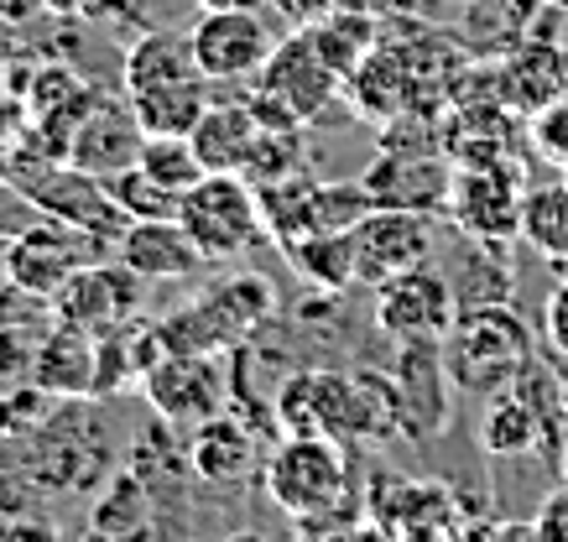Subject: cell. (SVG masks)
Masks as SVG:
<instances>
[{
	"label": "cell",
	"mask_w": 568,
	"mask_h": 542,
	"mask_svg": "<svg viewBox=\"0 0 568 542\" xmlns=\"http://www.w3.org/2000/svg\"><path fill=\"white\" fill-rule=\"evenodd\" d=\"M261 490L297 532H349L365 511V495L349 485V464L334 438L282 433L261 464Z\"/></svg>",
	"instance_id": "1"
},
{
	"label": "cell",
	"mask_w": 568,
	"mask_h": 542,
	"mask_svg": "<svg viewBox=\"0 0 568 542\" xmlns=\"http://www.w3.org/2000/svg\"><path fill=\"white\" fill-rule=\"evenodd\" d=\"M438 355L454 386L496 397L532 366V339L527 324L511 314V303H485V308H459Z\"/></svg>",
	"instance_id": "2"
},
{
	"label": "cell",
	"mask_w": 568,
	"mask_h": 542,
	"mask_svg": "<svg viewBox=\"0 0 568 542\" xmlns=\"http://www.w3.org/2000/svg\"><path fill=\"white\" fill-rule=\"evenodd\" d=\"M339 89H345V79L328 69V58L313 48V37L303 27H293L287 37H276L272 58L261 63L256 89H251V110L272 131H303L334 105Z\"/></svg>",
	"instance_id": "3"
},
{
	"label": "cell",
	"mask_w": 568,
	"mask_h": 542,
	"mask_svg": "<svg viewBox=\"0 0 568 542\" xmlns=\"http://www.w3.org/2000/svg\"><path fill=\"white\" fill-rule=\"evenodd\" d=\"M189 241L199 245L204 262H235L251 245L261 241V193L245 183L241 173H204L183 193V209H178Z\"/></svg>",
	"instance_id": "4"
},
{
	"label": "cell",
	"mask_w": 568,
	"mask_h": 542,
	"mask_svg": "<svg viewBox=\"0 0 568 542\" xmlns=\"http://www.w3.org/2000/svg\"><path fill=\"white\" fill-rule=\"evenodd\" d=\"M276 422L297 438H365V407L355 370H297L276 391Z\"/></svg>",
	"instance_id": "5"
},
{
	"label": "cell",
	"mask_w": 568,
	"mask_h": 542,
	"mask_svg": "<svg viewBox=\"0 0 568 542\" xmlns=\"http://www.w3.org/2000/svg\"><path fill=\"white\" fill-rule=\"evenodd\" d=\"M521 198H527V188H521V173L511 162L454 167L448 219L475 245H511L521 235Z\"/></svg>",
	"instance_id": "6"
},
{
	"label": "cell",
	"mask_w": 568,
	"mask_h": 542,
	"mask_svg": "<svg viewBox=\"0 0 568 542\" xmlns=\"http://www.w3.org/2000/svg\"><path fill=\"white\" fill-rule=\"evenodd\" d=\"M459 318V298L428 262L407 266L376 287V329L396 345H444V334Z\"/></svg>",
	"instance_id": "7"
},
{
	"label": "cell",
	"mask_w": 568,
	"mask_h": 542,
	"mask_svg": "<svg viewBox=\"0 0 568 542\" xmlns=\"http://www.w3.org/2000/svg\"><path fill=\"white\" fill-rule=\"evenodd\" d=\"M365 209H371L365 183H313L308 173L261 193V219L276 245L297 241V235H318V229H349Z\"/></svg>",
	"instance_id": "8"
},
{
	"label": "cell",
	"mask_w": 568,
	"mask_h": 542,
	"mask_svg": "<svg viewBox=\"0 0 568 542\" xmlns=\"http://www.w3.org/2000/svg\"><path fill=\"white\" fill-rule=\"evenodd\" d=\"M141 397L152 412L173 428H199L214 412L230 407V381H224L220 355H162L141 376Z\"/></svg>",
	"instance_id": "9"
},
{
	"label": "cell",
	"mask_w": 568,
	"mask_h": 542,
	"mask_svg": "<svg viewBox=\"0 0 568 542\" xmlns=\"http://www.w3.org/2000/svg\"><path fill=\"white\" fill-rule=\"evenodd\" d=\"M199 73L209 84H235V79H256L261 63L272 58L276 37L261 11H204L199 27L189 32Z\"/></svg>",
	"instance_id": "10"
},
{
	"label": "cell",
	"mask_w": 568,
	"mask_h": 542,
	"mask_svg": "<svg viewBox=\"0 0 568 542\" xmlns=\"http://www.w3.org/2000/svg\"><path fill=\"white\" fill-rule=\"evenodd\" d=\"M433 250V214L423 209H371L355 219V256H361V287H381L386 277L423 266Z\"/></svg>",
	"instance_id": "11"
},
{
	"label": "cell",
	"mask_w": 568,
	"mask_h": 542,
	"mask_svg": "<svg viewBox=\"0 0 568 542\" xmlns=\"http://www.w3.org/2000/svg\"><path fill=\"white\" fill-rule=\"evenodd\" d=\"M94 235L79 225H63V219H52L48 225L27 229L11 250H6V277L17 282L21 293H32V298H58V287L79 272V266H89L94 256Z\"/></svg>",
	"instance_id": "12"
},
{
	"label": "cell",
	"mask_w": 568,
	"mask_h": 542,
	"mask_svg": "<svg viewBox=\"0 0 568 542\" xmlns=\"http://www.w3.org/2000/svg\"><path fill=\"white\" fill-rule=\"evenodd\" d=\"M141 282L125 262L104 266V262H89L79 266L63 287H58V318H69L79 329L89 334H104V329H121L131 318L141 314Z\"/></svg>",
	"instance_id": "13"
},
{
	"label": "cell",
	"mask_w": 568,
	"mask_h": 542,
	"mask_svg": "<svg viewBox=\"0 0 568 542\" xmlns=\"http://www.w3.org/2000/svg\"><path fill=\"white\" fill-rule=\"evenodd\" d=\"M568 89V53L558 42L537 32H521L517 42H506V53L496 58V94L511 115L532 121L542 105H552Z\"/></svg>",
	"instance_id": "14"
},
{
	"label": "cell",
	"mask_w": 568,
	"mask_h": 542,
	"mask_svg": "<svg viewBox=\"0 0 568 542\" xmlns=\"http://www.w3.org/2000/svg\"><path fill=\"white\" fill-rule=\"evenodd\" d=\"M365 532L381 538H433L454 526V501L444 485L428 480H402V474H376L365 490Z\"/></svg>",
	"instance_id": "15"
},
{
	"label": "cell",
	"mask_w": 568,
	"mask_h": 542,
	"mask_svg": "<svg viewBox=\"0 0 568 542\" xmlns=\"http://www.w3.org/2000/svg\"><path fill=\"white\" fill-rule=\"evenodd\" d=\"M141 141H146V131H141L131 100H100V94H94L89 110L79 115V125H73L69 162L110 183V177H121L125 167H136Z\"/></svg>",
	"instance_id": "16"
},
{
	"label": "cell",
	"mask_w": 568,
	"mask_h": 542,
	"mask_svg": "<svg viewBox=\"0 0 568 542\" xmlns=\"http://www.w3.org/2000/svg\"><path fill=\"white\" fill-rule=\"evenodd\" d=\"M371 204L386 209H448V188H454V162L444 152H381L376 167L361 177Z\"/></svg>",
	"instance_id": "17"
},
{
	"label": "cell",
	"mask_w": 568,
	"mask_h": 542,
	"mask_svg": "<svg viewBox=\"0 0 568 542\" xmlns=\"http://www.w3.org/2000/svg\"><path fill=\"white\" fill-rule=\"evenodd\" d=\"M32 204L37 209H48L52 219H63V225L89 229L94 241H100L104 229H110V235H121V229L131 225L125 209L115 204L110 183L94 177V173H84V167H73V162H52L48 177L32 183Z\"/></svg>",
	"instance_id": "18"
},
{
	"label": "cell",
	"mask_w": 568,
	"mask_h": 542,
	"mask_svg": "<svg viewBox=\"0 0 568 542\" xmlns=\"http://www.w3.org/2000/svg\"><path fill=\"white\" fill-rule=\"evenodd\" d=\"M345 94H349V105L361 110L365 121H376V125H386L392 115H402V110H413V105H428L413 63H407V53H402L396 42H386V37L365 53L361 69L345 79Z\"/></svg>",
	"instance_id": "19"
},
{
	"label": "cell",
	"mask_w": 568,
	"mask_h": 542,
	"mask_svg": "<svg viewBox=\"0 0 568 542\" xmlns=\"http://www.w3.org/2000/svg\"><path fill=\"white\" fill-rule=\"evenodd\" d=\"M115 250H121V262L146 282H183L204 266V256H199V245L189 241L183 219H131V225L115 235Z\"/></svg>",
	"instance_id": "20"
},
{
	"label": "cell",
	"mask_w": 568,
	"mask_h": 542,
	"mask_svg": "<svg viewBox=\"0 0 568 542\" xmlns=\"http://www.w3.org/2000/svg\"><path fill=\"white\" fill-rule=\"evenodd\" d=\"M94 366H100V339L79 324H58V329L37 345L32 381L52 397H89L94 391Z\"/></svg>",
	"instance_id": "21"
},
{
	"label": "cell",
	"mask_w": 568,
	"mask_h": 542,
	"mask_svg": "<svg viewBox=\"0 0 568 542\" xmlns=\"http://www.w3.org/2000/svg\"><path fill=\"white\" fill-rule=\"evenodd\" d=\"M189 470L204 485H241L245 474L256 470V438L241 418L214 412L209 422H199L189 438Z\"/></svg>",
	"instance_id": "22"
},
{
	"label": "cell",
	"mask_w": 568,
	"mask_h": 542,
	"mask_svg": "<svg viewBox=\"0 0 568 542\" xmlns=\"http://www.w3.org/2000/svg\"><path fill=\"white\" fill-rule=\"evenodd\" d=\"M256 136H261V121H256V110H251V100H230V105H214V100H209V110L189 131L204 173H241L245 157H251V146H256Z\"/></svg>",
	"instance_id": "23"
},
{
	"label": "cell",
	"mask_w": 568,
	"mask_h": 542,
	"mask_svg": "<svg viewBox=\"0 0 568 542\" xmlns=\"http://www.w3.org/2000/svg\"><path fill=\"white\" fill-rule=\"evenodd\" d=\"M282 256L297 277L318 293H349L361 287V256H355V225L349 229H318L282 245Z\"/></svg>",
	"instance_id": "24"
},
{
	"label": "cell",
	"mask_w": 568,
	"mask_h": 542,
	"mask_svg": "<svg viewBox=\"0 0 568 542\" xmlns=\"http://www.w3.org/2000/svg\"><path fill=\"white\" fill-rule=\"evenodd\" d=\"M199 308L209 314V324H214V334H220V345H241V339H251V334L261 329V324H272L276 293H272V282L266 277L241 272V277L209 287L204 298H199Z\"/></svg>",
	"instance_id": "25"
},
{
	"label": "cell",
	"mask_w": 568,
	"mask_h": 542,
	"mask_svg": "<svg viewBox=\"0 0 568 542\" xmlns=\"http://www.w3.org/2000/svg\"><path fill=\"white\" fill-rule=\"evenodd\" d=\"M136 121L146 136H189L199 115L209 110V79L204 73H189V79H168V84H152V89H136L125 94Z\"/></svg>",
	"instance_id": "26"
},
{
	"label": "cell",
	"mask_w": 568,
	"mask_h": 542,
	"mask_svg": "<svg viewBox=\"0 0 568 542\" xmlns=\"http://www.w3.org/2000/svg\"><path fill=\"white\" fill-rule=\"evenodd\" d=\"M475 438H480V449L490 459H517V454H527V449H537V443H548L537 412L521 402L511 386L496 391V397H485L480 422H475Z\"/></svg>",
	"instance_id": "27"
},
{
	"label": "cell",
	"mask_w": 568,
	"mask_h": 542,
	"mask_svg": "<svg viewBox=\"0 0 568 542\" xmlns=\"http://www.w3.org/2000/svg\"><path fill=\"white\" fill-rule=\"evenodd\" d=\"M189 73H199L189 32H141L125 53V94L168 84V79H189Z\"/></svg>",
	"instance_id": "28"
},
{
	"label": "cell",
	"mask_w": 568,
	"mask_h": 542,
	"mask_svg": "<svg viewBox=\"0 0 568 542\" xmlns=\"http://www.w3.org/2000/svg\"><path fill=\"white\" fill-rule=\"evenodd\" d=\"M303 32L313 37V48L328 58V69L339 73V79H349V73L365 63V53L381 42V27L376 17H365V11H328V17H318L313 27H303Z\"/></svg>",
	"instance_id": "29"
},
{
	"label": "cell",
	"mask_w": 568,
	"mask_h": 542,
	"mask_svg": "<svg viewBox=\"0 0 568 542\" xmlns=\"http://www.w3.org/2000/svg\"><path fill=\"white\" fill-rule=\"evenodd\" d=\"M517 241L532 245L542 262L568 266V177L564 183H548V188H527Z\"/></svg>",
	"instance_id": "30"
},
{
	"label": "cell",
	"mask_w": 568,
	"mask_h": 542,
	"mask_svg": "<svg viewBox=\"0 0 568 542\" xmlns=\"http://www.w3.org/2000/svg\"><path fill=\"white\" fill-rule=\"evenodd\" d=\"M303 162H308L303 131H272V125H261V136H256V146H251V157H245L241 177L256 193H266V188H282V183L303 177Z\"/></svg>",
	"instance_id": "31"
},
{
	"label": "cell",
	"mask_w": 568,
	"mask_h": 542,
	"mask_svg": "<svg viewBox=\"0 0 568 542\" xmlns=\"http://www.w3.org/2000/svg\"><path fill=\"white\" fill-rule=\"evenodd\" d=\"M136 167L146 177H156V183H168L173 193H189L193 183L204 177V162H199L189 136H146L141 141Z\"/></svg>",
	"instance_id": "32"
},
{
	"label": "cell",
	"mask_w": 568,
	"mask_h": 542,
	"mask_svg": "<svg viewBox=\"0 0 568 542\" xmlns=\"http://www.w3.org/2000/svg\"><path fill=\"white\" fill-rule=\"evenodd\" d=\"M110 193L125 209V219H178V209H183V193L146 177L141 167H125L121 177H110Z\"/></svg>",
	"instance_id": "33"
},
{
	"label": "cell",
	"mask_w": 568,
	"mask_h": 542,
	"mask_svg": "<svg viewBox=\"0 0 568 542\" xmlns=\"http://www.w3.org/2000/svg\"><path fill=\"white\" fill-rule=\"evenodd\" d=\"M146 526V490L131 470L115 474L110 490L100 495V507H94V532L104 538H125V532H141Z\"/></svg>",
	"instance_id": "34"
},
{
	"label": "cell",
	"mask_w": 568,
	"mask_h": 542,
	"mask_svg": "<svg viewBox=\"0 0 568 542\" xmlns=\"http://www.w3.org/2000/svg\"><path fill=\"white\" fill-rule=\"evenodd\" d=\"M532 146H537V157L552 162V167H564L568 173V89L552 100V105H542L532 115Z\"/></svg>",
	"instance_id": "35"
},
{
	"label": "cell",
	"mask_w": 568,
	"mask_h": 542,
	"mask_svg": "<svg viewBox=\"0 0 568 542\" xmlns=\"http://www.w3.org/2000/svg\"><path fill=\"white\" fill-rule=\"evenodd\" d=\"M542 334H548V345L558 355H568V277L558 282L542 303Z\"/></svg>",
	"instance_id": "36"
},
{
	"label": "cell",
	"mask_w": 568,
	"mask_h": 542,
	"mask_svg": "<svg viewBox=\"0 0 568 542\" xmlns=\"http://www.w3.org/2000/svg\"><path fill=\"white\" fill-rule=\"evenodd\" d=\"M527 532L552 538V542H568V485L558 490V495H548V501H542V511L532 517V526H527Z\"/></svg>",
	"instance_id": "37"
},
{
	"label": "cell",
	"mask_w": 568,
	"mask_h": 542,
	"mask_svg": "<svg viewBox=\"0 0 568 542\" xmlns=\"http://www.w3.org/2000/svg\"><path fill=\"white\" fill-rule=\"evenodd\" d=\"M272 6L293 21V27H313L318 17H328V11H334V0H272Z\"/></svg>",
	"instance_id": "38"
},
{
	"label": "cell",
	"mask_w": 568,
	"mask_h": 542,
	"mask_svg": "<svg viewBox=\"0 0 568 542\" xmlns=\"http://www.w3.org/2000/svg\"><path fill=\"white\" fill-rule=\"evenodd\" d=\"M37 11H48V0H0V21H32Z\"/></svg>",
	"instance_id": "39"
},
{
	"label": "cell",
	"mask_w": 568,
	"mask_h": 542,
	"mask_svg": "<svg viewBox=\"0 0 568 542\" xmlns=\"http://www.w3.org/2000/svg\"><path fill=\"white\" fill-rule=\"evenodd\" d=\"M272 0H199V11H266Z\"/></svg>",
	"instance_id": "40"
},
{
	"label": "cell",
	"mask_w": 568,
	"mask_h": 542,
	"mask_svg": "<svg viewBox=\"0 0 568 542\" xmlns=\"http://www.w3.org/2000/svg\"><path fill=\"white\" fill-rule=\"evenodd\" d=\"M339 11H365V17H381V11H392L396 0H334Z\"/></svg>",
	"instance_id": "41"
},
{
	"label": "cell",
	"mask_w": 568,
	"mask_h": 542,
	"mask_svg": "<svg viewBox=\"0 0 568 542\" xmlns=\"http://www.w3.org/2000/svg\"><path fill=\"white\" fill-rule=\"evenodd\" d=\"M542 6H548V11H568V0H542Z\"/></svg>",
	"instance_id": "42"
}]
</instances>
